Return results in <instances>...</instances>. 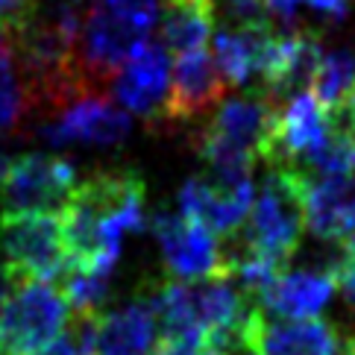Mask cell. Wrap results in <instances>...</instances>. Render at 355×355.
<instances>
[{
  "instance_id": "cell-1",
  "label": "cell",
  "mask_w": 355,
  "mask_h": 355,
  "mask_svg": "<svg viewBox=\"0 0 355 355\" xmlns=\"http://www.w3.org/2000/svg\"><path fill=\"white\" fill-rule=\"evenodd\" d=\"M68 264L115 273L126 238L147 230V185L135 171H103L73 188L59 211Z\"/></svg>"
},
{
  "instance_id": "cell-2",
  "label": "cell",
  "mask_w": 355,
  "mask_h": 355,
  "mask_svg": "<svg viewBox=\"0 0 355 355\" xmlns=\"http://www.w3.org/2000/svg\"><path fill=\"white\" fill-rule=\"evenodd\" d=\"M162 15V0H94L83 15L77 68L88 94H100L126 56L150 42Z\"/></svg>"
},
{
  "instance_id": "cell-3",
  "label": "cell",
  "mask_w": 355,
  "mask_h": 355,
  "mask_svg": "<svg viewBox=\"0 0 355 355\" xmlns=\"http://www.w3.org/2000/svg\"><path fill=\"white\" fill-rule=\"evenodd\" d=\"M306 235V176L291 168H270L238 232V244L264 259L288 264Z\"/></svg>"
},
{
  "instance_id": "cell-4",
  "label": "cell",
  "mask_w": 355,
  "mask_h": 355,
  "mask_svg": "<svg viewBox=\"0 0 355 355\" xmlns=\"http://www.w3.org/2000/svg\"><path fill=\"white\" fill-rule=\"evenodd\" d=\"M62 288L44 279H15L0 297V355H30L71 323Z\"/></svg>"
},
{
  "instance_id": "cell-5",
  "label": "cell",
  "mask_w": 355,
  "mask_h": 355,
  "mask_svg": "<svg viewBox=\"0 0 355 355\" xmlns=\"http://www.w3.org/2000/svg\"><path fill=\"white\" fill-rule=\"evenodd\" d=\"M0 250L3 268L21 279L53 282L68 268L59 211H3Z\"/></svg>"
},
{
  "instance_id": "cell-6",
  "label": "cell",
  "mask_w": 355,
  "mask_h": 355,
  "mask_svg": "<svg viewBox=\"0 0 355 355\" xmlns=\"http://www.w3.org/2000/svg\"><path fill=\"white\" fill-rule=\"evenodd\" d=\"M150 230L159 244L164 270L176 282H202V279L226 276V247L202 223L180 211H159L150 220Z\"/></svg>"
},
{
  "instance_id": "cell-7",
  "label": "cell",
  "mask_w": 355,
  "mask_h": 355,
  "mask_svg": "<svg viewBox=\"0 0 355 355\" xmlns=\"http://www.w3.org/2000/svg\"><path fill=\"white\" fill-rule=\"evenodd\" d=\"M77 188V171L62 156L27 153L9 159L0 180L3 211H62Z\"/></svg>"
},
{
  "instance_id": "cell-8",
  "label": "cell",
  "mask_w": 355,
  "mask_h": 355,
  "mask_svg": "<svg viewBox=\"0 0 355 355\" xmlns=\"http://www.w3.org/2000/svg\"><path fill=\"white\" fill-rule=\"evenodd\" d=\"M171 71V50L162 42H144L112 73V97L126 115L144 118L150 123L168 121Z\"/></svg>"
},
{
  "instance_id": "cell-9",
  "label": "cell",
  "mask_w": 355,
  "mask_h": 355,
  "mask_svg": "<svg viewBox=\"0 0 355 355\" xmlns=\"http://www.w3.org/2000/svg\"><path fill=\"white\" fill-rule=\"evenodd\" d=\"M332 112L317 103L311 92H297L285 97V103H276V115L261 162L270 164V168L297 171L306 162V156H311L323 144V138L332 132Z\"/></svg>"
},
{
  "instance_id": "cell-10",
  "label": "cell",
  "mask_w": 355,
  "mask_h": 355,
  "mask_svg": "<svg viewBox=\"0 0 355 355\" xmlns=\"http://www.w3.org/2000/svg\"><path fill=\"white\" fill-rule=\"evenodd\" d=\"M132 132V118L103 94H85L62 106L42 126L50 147H118Z\"/></svg>"
},
{
  "instance_id": "cell-11",
  "label": "cell",
  "mask_w": 355,
  "mask_h": 355,
  "mask_svg": "<svg viewBox=\"0 0 355 355\" xmlns=\"http://www.w3.org/2000/svg\"><path fill=\"white\" fill-rule=\"evenodd\" d=\"M256 188L247 182H220L214 176H191L180 188V214L202 223L218 238L238 235L244 226Z\"/></svg>"
},
{
  "instance_id": "cell-12",
  "label": "cell",
  "mask_w": 355,
  "mask_h": 355,
  "mask_svg": "<svg viewBox=\"0 0 355 355\" xmlns=\"http://www.w3.org/2000/svg\"><path fill=\"white\" fill-rule=\"evenodd\" d=\"M247 347L256 355H349L352 338H344L326 320H270L256 314Z\"/></svg>"
},
{
  "instance_id": "cell-13",
  "label": "cell",
  "mask_w": 355,
  "mask_h": 355,
  "mask_svg": "<svg viewBox=\"0 0 355 355\" xmlns=\"http://www.w3.org/2000/svg\"><path fill=\"white\" fill-rule=\"evenodd\" d=\"M159 347V320L150 291L112 311L94 314L92 355H153Z\"/></svg>"
},
{
  "instance_id": "cell-14",
  "label": "cell",
  "mask_w": 355,
  "mask_h": 355,
  "mask_svg": "<svg viewBox=\"0 0 355 355\" xmlns=\"http://www.w3.org/2000/svg\"><path fill=\"white\" fill-rule=\"evenodd\" d=\"M335 268L338 264L282 270L256 302L259 311L270 320H314V317H320V311L332 302L338 291Z\"/></svg>"
},
{
  "instance_id": "cell-15",
  "label": "cell",
  "mask_w": 355,
  "mask_h": 355,
  "mask_svg": "<svg viewBox=\"0 0 355 355\" xmlns=\"http://www.w3.org/2000/svg\"><path fill=\"white\" fill-rule=\"evenodd\" d=\"M273 24L268 18L259 21H223L214 27L211 59L226 88H244L259 83L261 59L273 35Z\"/></svg>"
},
{
  "instance_id": "cell-16",
  "label": "cell",
  "mask_w": 355,
  "mask_h": 355,
  "mask_svg": "<svg viewBox=\"0 0 355 355\" xmlns=\"http://www.w3.org/2000/svg\"><path fill=\"white\" fill-rule=\"evenodd\" d=\"M226 92L230 88L223 85L209 50L176 53L171 71L168 121H194L202 115H211L223 103Z\"/></svg>"
},
{
  "instance_id": "cell-17",
  "label": "cell",
  "mask_w": 355,
  "mask_h": 355,
  "mask_svg": "<svg viewBox=\"0 0 355 355\" xmlns=\"http://www.w3.org/2000/svg\"><path fill=\"white\" fill-rule=\"evenodd\" d=\"M306 230L329 244L355 232V173L306 176Z\"/></svg>"
},
{
  "instance_id": "cell-18",
  "label": "cell",
  "mask_w": 355,
  "mask_h": 355,
  "mask_svg": "<svg viewBox=\"0 0 355 355\" xmlns=\"http://www.w3.org/2000/svg\"><path fill=\"white\" fill-rule=\"evenodd\" d=\"M218 27V6L214 0H168V6L159 15V35L162 44L171 53H191L206 50Z\"/></svg>"
},
{
  "instance_id": "cell-19",
  "label": "cell",
  "mask_w": 355,
  "mask_h": 355,
  "mask_svg": "<svg viewBox=\"0 0 355 355\" xmlns=\"http://www.w3.org/2000/svg\"><path fill=\"white\" fill-rule=\"evenodd\" d=\"M355 88V47H332L323 50L317 62L311 94L329 112H338Z\"/></svg>"
},
{
  "instance_id": "cell-20",
  "label": "cell",
  "mask_w": 355,
  "mask_h": 355,
  "mask_svg": "<svg viewBox=\"0 0 355 355\" xmlns=\"http://www.w3.org/2000/svg\"><path fill=\"white\" fill-rule=\"evenodd\" d=\"M335 118V115H332ZM302 176H344L355 173V135L349 126L338 118L332 123V132L323 138V144L297 168Z\"/></svg>"
},
{
  "instance_id": "cell-21",
  "label": "cell",
  "mask_w": 355,
  "mask_h": 355,
  "mask_svg": "<svg viewBox=\"0 0 355 355\" xmlns=\"http://www.w3.org/2000/svg\"><path fill=\"white\" fill-rule=\"evenodd\" d=\"M27 109H30L27 85L21 80L18 62L9 44V33L0 24V130L18 126V121L27 115Z\"/></svg>"
},
{
  "instance_id": "cell-22",
  "label": "cell",
  "mask_w": 355,
  "mask_h": 355,
  "mask_svg": "<svg viewBox=\"0 0 355 355\" xmlns=\"http://www.w3.org/2000/svg\"><path fill=\"white\" fill-rule=\"evenodd\" d=\"M92 326L94 317H77L73 329L59 332L53 340H47L30 355H92Z\"/></svg>"
},
{
  "instance_id": "cell-23",
  "label": "cell",
  "mask_w": 355,
  "mask_h": 355,
  "mask_svg": "<svg viewBox=\"0 0 355 355\" xmlns=\"http://www.w3.org/2000/svg\"><path fill=\"white\" fill-rule=\"evenodd\" d=\"M302 0H264V12L273 15L276 21H282L285 27H294L297 15H300Z\"/></svg>"
},
{
  "instance_id": "cell-24",
  "label": "cell",
  "mask_w": 355,
  "mask_h": 355,
  "mask_svg": "<svg viewBox=\"0 0 355 355\" xmlns=\"http://www.w3.org/2000/svg\"><path fill=\"white\" fill-rule=\"evenodd\" d=\"M302 6L314 9L317 15H323L329 21H340L349 12V0H302Z\"/></svg>"
},
{
  "instance_id": "cell-25",
  "label": "cell",
  "mask_w": 355,
  "mask_h": 355,
  "mask_svg": "<svg viewBox=\"0 0 355 355\" xmlns=\"http://www.w3.org/2000/svg\"><path fill=\"white\" fill-rule=\"evenodd\" d=\"M332 115H335L340 123H344V126H349L352 135H355V88L349 92V97L344 100V106H340L338 112H332Z\"/></svg>"
},
{
  "instance_id": "cell-26",
  "label": "cell",
  "mask_w": 355,
  "mask_h": 355,
  "mask_svg": "<svg viewBox=\"0 0 355 355\" xmlns=\"http://www.w3.org/2000/svg\"><path fill=\"white\" fill-rule=\"evenodd\" d=\"M197 349L191 347H182V344H173V340H159V347L153 355H194Z\"/></svg>"
},
{
  "instance_id": "cell-27",
  "label": "cell",
  "mask_w": 355,
  "mask_h": 355,
  "mask_svg": "<svg viewBox=\"0 0 355 355\" xmlns=\"http://www.w3.org/2000/svg\"><path fill=\"white\" fill-rule=\"evenodd\" d=\"M194 355H223V352H220V349H214V347H200Z\"/></svg>"
},
{
  "instance_id": "cell-28",
  "label": "cell",
  "mask_w": 355,
  "mask_h": 355,
  "mask_svg": "<svg viewBox=\"0 0 355 355\" xmlns=\"http://www.w3.org/2000/svg\"><path fill=\"white\" fill-rule=\"evenodd\" d=\"M232 355H256V352H252V349H250V347H241V349H235V352H232Z\"/></svg>"
},
{
  "instance_id": "cell-29",
  "label": "cell",
  "mask_w": 355,
  "mask_h": 355,
  "mask_svg": "<svg viewBox=\"0 0 355 355\" xmlns=\"http://www.w3.org/2000/svg\"><path fill=\"white\" fill-rule=\"evenodd\" d=\"M6 164H9V159L0 156V180H3V173H6Z\"/></svg>"
},
{
  "instance_id": "cell-30",
  "label": "cell",
  "mask_w": 355,
  "mask_h": 355,
  "mask_svg": "<svg viewBox=\"0 0 355 355\" xmlns=\"http://www.w3.org/2000/svg\"><path fill=\"white\" fill-rule=\"evenodd\" d=\"M349 355H355V335H352V347H349Z\"/></svg>"
},
{
  "instance_id": "cell-31",
  "label": "cell",
  "mask_w": 355,
  "mask_h": 355,
  "mask_svg": "<svg viewBox=\"0 0 355 355\" xmlns=\"http://www.w3.org/2000/svg\"><path fill=\"white\" fill-rule=\"evenodd\" d=\"M65 3H80V0H65Z\"/></svg>"
}]
</instances>
